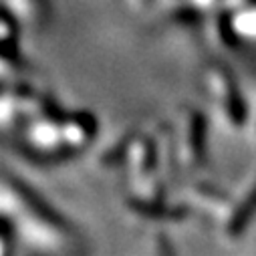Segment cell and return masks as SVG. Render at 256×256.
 I'll return each instance as SVG.
<instances>
[{
    "mask_svg": "<svg viewBox=\"0 0 256 256\" xmlns=\"http://www.w3.org/2000/svg\"><path fill=\"white\" fill-rule=\"evenodd\" d=\"M2 216L10 220L14 238H20L34 250L65 254L79 250V236L48 204L18 180L4 174L2 188Z\"/></svg>",
    "mask_w": 256,
    "mask_h": 256,
    "instance_id": "obj_1",
    "label": "cell"
},
{
    "mask_svg": "<svg viewBox=\"0 0 256 256\" xmlns=\"http://www.w3.org/2000/svg\"><path fill=\"white\" fill-rule=\"evenodd\" d=\"M202 87L212 103L214 119L224 132H238L246 123V103L234 75L222 62H210L202 71Z\"/></svg>",
    "mask_w": 256,
    "mask_h": 256,
    "instance_id": "obj_2",
    "label": "cell"
},
{
    "mask_svg": "<svg viewBox=\"0 0 256 256\" xmlns=\"http://www.w3.org/2000/svg\"><path fill=\"white\" fill-rule=\"evenodd\" d=\"M65 117L62 113H46L34 119H28L20 127V146L22 152L30 158V162L38 164H58L73 158L62 142L60 121Z\"/></svg>",
    "mask_w": 256,
    "mask_h": 256,
    "instance_id": "obj_3",
    "label": "cell"
},
{
    "mask_svg": "<svg viewBox=\"0 0 256 256\" xmlns=\"http://www.w3.org/2000/svg\"><path fill=\"white\" fill-rule=\"evenodd\" d=\"M206 119L196 109H182L172 125V146L176 170L192 174L206 162Z\"/></svg>",
    "mask_w": 256,
    "mask_h": 256,
    "instance_id": "obj_4",
    "label": "cell"
},
{
    "mask_svg": "<svg viewBox=\"0 0 256 256\" xmlns=\"http://www.w3.org/2000/svg\"><path fill=\"white\" fill-rule=\"evenodd\" d=\"M46 113H62L58 105L28 85H12L6 87L2 93V127L8 130H20V127L34 117Z\"/></svg>",
    "mask_w": 256,
    "mask_h": 256,
    "instance_id": "obj_5",
    "label": "cell"
},
{
    "mask_svg": "<svg viewBox=\"0 0 256 256\" xmlns=\"http://www.w3.org/2000/svg\"><path fill=\"white\" fill-rule=\"evenodd\" d=\"M184 204L194 210L198 214H202L204 218L220 224L222 228H226L236 212V200L230 198L224 192L212 188V186H204V184H194L188 186L184 192Z\"/></svg>",
    "mask_w": 256,
    "mask_h": 256,
    "instance_id": "obj_6",
    "label": "cell"
},
{
    "mask_svg": "<svg viewBox=\"0 0 256 256\" xmlns=\"http://www.w3.org/2000/svg\"><path fill=\"white\" fill-rule=\"evenodd\" d=\"M62 130V142H65L67 150L77 156L83 152L97 134V117L89 111H75V113H65L60 121Z\"/></svg>",
    "mask_w": 256,
    "mask_h": 256,
    "instance_id": "obj_7",
    "label": "cell"
},
{
    "mask_svg": "<svg viewBox=\"0 0 256 256\" xmlns=\"http://www.w3.org/2000/svg\"><path fill=\"white\" fill-rule=\"evenodd\" d=\"M4 10H8L18 22L40 24L48 14L46 0H4Z\"/></svg>",
    "mask_w": 256,
    "mask_h": 256,
    "instance_id": "obj_8",
    "label": "cell"
},
{
    "mask_svg": "<svg viewBox=\"0 0 256 256\" xmlns=\"http://www.w3.org/2000/svg\"><path fill=\"white\" fill-rule=\"evenodd\" d=\"M228 12H230V22L238 40L256 44V0Z\"/></svg>",
    "mask_w": 256,
    "mask_h": 256,
    "instance_id": "obj_9",
    "label": "cell"
},
{
    "mask_svg": "<svg viewBox=\"0 0 256 256\" xmlns=\"http://www.w3.org/2000/svg\"><path fill=\"white\" fill-rule=\"evenodd\" d=\"M190 6H194L198 12L202 14H214L216 10L222 8V2L224 0H186Z\"/></svg>",
    "mask_w": 256,
    "mask_h": 256,
    "instance_id": "obj_10",
    "label": "cell"
},
{
    "mask_svg": "<svg viewBox=\"0 0 256 256\" xmlns=\"http://www.w3.org/2000/svg\"><path fill=\"white\" fill-rule=\"evenodd\" d=\"M248 192H250V196H252L250 200H254V202H256V180H254V182H252V186L246 190V194H248ZM246 198H248V196H246Z\"/></svg>",
    "mask_w": 256,
    "mask_h": 256,
    "instance_id": "obj_11",
    "label": "cell"
},
{
    "mask_svg": "<svg viewBox=\"0 0 256 256\" xmlns=\"http://www.w3.org/2000/svg\"><path fill=\"white\" fill-rule=\"evenodd\" d=\"M164 2H170L172 6H178V4H182V2H184V0H164Z\"/></svg>",
    "mask_w": 256,
    "mask_h": 256,
    "instance_id": "obj_12",
    "label": "cell"
},
{
    "mask_svg": "<svg viewBox=\"0 0 256 256\" xmlns=\"http://www.w3.org/2000/svg\"><path fill=\"white\" fill-rule=\"evenodd\" d=\"M252 136H254V140H256V119H254V123H252Z\"/></svg>",
    "mask_w": 256,
    "mask_h": 256,
    "instance_id": "obj_13",
    "label": "cell"
}]
</instances>
